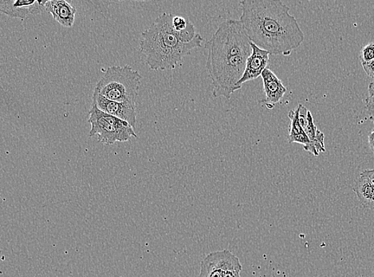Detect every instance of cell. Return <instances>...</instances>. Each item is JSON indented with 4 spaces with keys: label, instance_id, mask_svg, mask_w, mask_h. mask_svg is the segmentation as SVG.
Wrapping results in <instances>:
<instances>
[{
    "label": "cell",
    "instance_id": "obj_4",
    "mask_svg": "<svg viewBox=\"0 0 374 277\" xmlns=\"http://www.w3.org/2000/svg\"><path fill=\"white\" fill-rule=\"evenodd\" d=\"M141 75L131 66H112L97 83L95 89L106 99L136 105Z\"/></svg>",
    "mask_w": 374,
    "mask_h": 277
},
{
    "label": "cell",
    "instance_id": "obj_3",
    "mask_svg": "<svg viewBox=\"0 0 374 277\" xmlns=\"http://www.w3.org/2000/svg\"><path fill=\"white\" fill-rule=\"evenodd\" d=\"M173 17L172 13H163L141 34L140 50L153 70L174 69L192 50L202 48L204 38L195 26L192 23L185 31H177Z\"/></svg>",
    "mask_w": 374,
    "mask_h": 277
},
{
    "label": "cell",
    "instance_id": "obj_1",
    "mask_svg": "<svg viewBox=\"0 0 374 277\" xmlns=\"http://www.w3.org/2000/svg\"><path fill=\"white\" fill-rule=\"evenodd\" d=\"M241 21L251 41L270 55L288 56L305 36L289 6L280 0H241Z\"/></svg>",
    "mask_w": 374,
    "mask_h": 277
},
{
    "label": "cell",
    "instance_id": "obj_9",
    "mask_svg": "<svg viewBox=\"0 0 374 277\" xmlns=\"http://www.w3.org/2000/svg\"><path fill=\"white\" fill-rule=\"evenodd\" d=\"M251 48L253 53L248 58L242 79L238 82V89H241L244 83L260 78L268 67V51L258 48L254 43H251Z\"/></svg>",
    "mask_w": 374,
    "mask_h": 277
},
{
    "label": "cell",
    "instance_id": "obj_5",
    "mask_svg": "<svg viewBox=\"0 0 374 277\" xmlns=\"http://www.w3.org/2000/svg\"><path fill=\"white\" fill-rule=\"evenodd\" d=\"M92 130L89 137H98L102 144L111 146L116 143H125L132 138H138L134 129L128 122L101 111L92 102L89 112Z\"/></svg>",
    "mask_w": 374,
    "mask_h": 277
},
{
    "label": "cell",
    "instance_id": "obj_13",
    "mask_svg": "<svg viewBox=\"0 0 374 277\" xmlns=\"http://www.w3.org/2000/svg\"><path fill=\"white\" fill-rule=\"evenodd\" d=\"M288 117L291 119V125L289 126L287 141L289 143H299L303 146V149L311 144V141L300 124L299 120V107L292 109L288 114Z\"/></svg>",
    "mask_w": 374,
    "mask_h": 277
},
{
    "label": "cell",
    "instance_id": "obj_14",
    "mask_svg": "<svg viewBox=\"0 0 374 277\" xmlns=\"http://www.w3.org/2000/svg\"><path fill=\"white\" fill-rule=\"evenodd\" d=\"M353 190L365 209L374 210V185L369 178L360 176Z\"/></svg>",
    "mask_w": 374,
    "mask_h": 277
},
{
    "label": "cell",
    "instance_id": "obj_15",
    "mask_svg": "<svg viewBox=\"0 0 374 277\" xmlns=\"http://www.w3.org/2000/svg\"><path fill=\"white\" fill-rule=\"evenodd\" d=\"M191 23L189 19L182 16H174L172 18V27L179 32L185 31Z\"/></svg>",
    "mask_w": 374,
    "mask_h": 277
},
{
    "label": "cell",
    "instance_id": "obj_21",
    "mask_svg": "<svg viewBox=\"0 0 374 277\" xmlns=\"http://www.w3.org/2000/svg\"><path fill=\"white\" fill-rule=\"evenodd\" d=\"M368 143L370 150L374 153V131L369 134Z\"/></svg>",
    "mask_w": 374,
    "mask_h": 277
},
{
    "label": "cell",
    "instance_id": "obj_6",
    "mask_svg": "<svg viewBox=\"0 0 374 277\" xmlns=\"http://www.w3.org/2000/svg\"><path fill=\"white\" fill-rule=\"evenodd\" d=\"M241 270L240 259L229 249L216 251L204 257L201 264L199 277H224L228 270Z\"/></svg>",
    "mask_w": 374,
    "mask_h": 277
},
{
    "label": "cell",
    "instance_id": "obj_12",
    "mask_svg": "<svg viewBox=\"0 0 374 277\" xmlns=\"http://www.w3.org/2000/svg\"><path fill=\"white\" fill-rule=\"evenodd\" d=\"M302 128L306 132L309 141H311V144L304 151L314 154V156H319L320 153L326 152L325 135L315 126L313 115L309 111L307 113L306 124Z\"/></svg>",
    "mask_w": 374,
    "mask_h": 277
},
{
    "label": "cell",
    "instance_id": "obj_22",
    "mask_svg": "<svg viewBox=\"0 0 374 277\" xmlns=\"http://www.w3.org/2000/svg\"><path fill=\"white\" fill-rule=\"evenodd\" d=\"M369 95L374 94V81L369 85Z\"/></svg>",
    "mask_w": 374,
    "mask_h": 277
},
{
    "label": "cell",
    "instance_id": "obj_19",
    "mask_svg": "<svg viewBox=\"0 0 374 277\" xmlns=\"http://www.w3.org/2000/svg\"><path fill=\"white\" fill-rule=\"evenodd\" d=\"M241 270H228L224 274V277H242L241 275Z\"/></svg>",
    "mask_w": 374,
    "mask_h": 277
},
{
    "label": "cell",
    "instance_id": "obj_20",
    "mask_svg": "<svg viewBox=\"0 0 374 277\" xmlns=\"http://www.w3.org/2000/svg\"><path fill=\"white\" fill-rule=\"evenodd\" d=\"M360 176L365 177L370 180V182L374 185V170H366L361 173Z\"/></svg>",
    "mask_w": 374,
    "mask_h": 277
},
{
    "label": "cell",
    "instance_id": "obj_8",
    "mask_svg": "<svg viewBox=\"0 0 374 277\" xmlns=\"http://www.w3.org/2000/svg\"><path fill=\"white\" fill-rule=\"evenodd\" d=\"M48 1L38 0H0V11L11 18L25 19L46 10Z\"/></svg>",
    "mask_w": 374,
    "mask_h": 277
},
{
    "label": "cell",
    "instance_id": "obj_10",
    "mask_svg": "<svg viewBox=\"0 0 374 277\" xmlns=\"http://www.w3.org/2000/svg\"><path fill=\"white\" fill-rule=\"evenodd\" d=\"M261 78L265 99H263L260 102H263L268 109H273L275 105L278 104L285 97L287 89L269 67L264 70Z\"/></svg>",
    "mask_w": 374,
    "mask_h": 277
},
{
    "label": "cell",
    "instance_id": "obj_18",
    "mask_svg": "<svg viewBox=\"0 0 374 277\" xmlns=\"http://www.w3.org/2000/svg\"><path fill=\"white\" fill-rule=\"evenodd\" d=\"M362 64L366 75L374 80V60L368 63H363Z\"/></svg>",
    "mask_w": 374,
    "mask_h": 277
},
{
    "label": "cell",
    "instance_id": "obj_11",
    "mask_svg": "<svg viewBox=\"0 0 374 277\" xmlns=\"http://www.w3.org/2000/svg\"><path fill=\"white\" fill-rule=\"evenodd\" d=\"M46 11L55 21L63 27L72 28L75 23L76 9L65 0H50L47 2Z\"/></svg>",
    "mask_w": 374,
    "mask_h": 277
},
{
    "label": "cell",
    "instance_id": "obj_17",
    "mask_svg": "<svg viewBox=\"0 0 374 277\" xmlns=\"http://www.w3.org/2000/svg\"><path fill=\"white\" fill-rule=\"evenodd\" d=\"M367 111L370 114L371 119L374 121V94L369 95L365 99Z\"/></svg>",
    "mask_w": 374,
    "mask_h": 277
},
{
    "label": "cell",
    "instance_id": "obj_2",
    "mask_svg": "<svg viewBox=\"0 0 374 277\" xmlns=\"http://www.w3.org/2000/svg\"><path fill=\"white\" fill-rule=\"evenodd\" d=\"M251 41L240 19L222 22L206 43L208 50L206 68L212 82V94L230 99L238 91L248 58L253 53Z\"/></svg>",
    "mask_w": 374,
    "mask_h": 277
},
{
    "label": "cell",
    "instance_id": "obj_7",
    "mask_svg": "<svg viewBox=\"0 0 374 277\" xmlns=\"http://www.w3.org/2000/svg\"><path fill=\"white\" fill-rule=\"evenodd\" d=\"M93 102L101 112L128 122L135 130L137 125L136 105L128 102L109 100L99 94L94 89Z\"/></svg>",
    "mask_w": 374,
    "mask_h": 277
},
{
    "label": "cell",
    "instance_id": "obj_16",
    "mask_svg": "<svg viewBox=\"0 0 374 277\" xmlns=\"http://www.w3.org/2000/svg\"><path fill=\"white\" fill-rule=\"evenodd\" d=\"M360 60L362 63L374 60V43L367 45V46L361 51Z\"/></svg>",
    "mask_w": 374,
    "mask_h": 277
}]
</instances>
